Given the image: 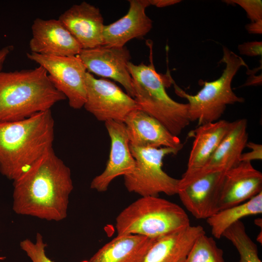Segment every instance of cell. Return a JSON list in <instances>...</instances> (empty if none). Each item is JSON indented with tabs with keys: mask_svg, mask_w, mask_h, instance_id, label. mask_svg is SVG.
<instances>
[{
	"mask_svg": "<svg viewBox=\"0 0 262 262\" xmlns=\"http://www.w3.org/2000/svg\"><path fill=\"white\" fill-rule=\"evenodd\" d=\"M150 5L164 7L172 5L181 1L179 0H148Z\"/></svg>",
	"mask_w": 262,
	"mask_h": 262,
	"instance_id": "cell-30",
	"label": "cell"
},
{
	"mask_svg": "<svg viewBox=\"0 0 262 262\" xmlns=\"http://www.w3.org/2000/svg\"><path fill=\"white\" fill-rule=\"evenodd\" d=\"M157 239L135 234L117 235L87 262H143Z\"/></svg>",
	"mask_w": 262,
	"mask_h": 262,
	"instance_id": "cell-21",
	"label": "cell"
},
{
	"mask_svg": "<svg viewBox=\"0 0 262 262\" xmlns=\"http://www.w3.org/2000/svg\"><path fill=\"white\" fill-rule=\"evenodd\" d=\"M78 56L87 72L117 82L134 98L132 78L127 67L131 56L127 47L101 45L82 49Z\"/></svg>",
	"mask_w": 262,
	"mask_h": 262,
	"instance_id": "cell-10",
	"label": "cell"
},
{
	"mask_svg": "<svg viewBox=\"0 0 262 262\" xmlns=\"http://www.w3.org/2000/svg\"><path fill=\"white\" fill-rule=\"evenodd\" d=\"M130 145L138 147H171L181 150L183 144L155 118L137 109L125 119Z\"/></svg>",
	"mask_w": 262,
	"mask_h": 262,
	"instance_id": "cell-15",
	"label": "cell"
},
{
	"mask_svg": "<svg viewBox=\"0 0 262 262\" xmlns=\"http://www.w3.org/2000/svg\"><path fill=\"white\" fill-rule=\"evenodd\" d=\"M54 121L51 110L27 118L0 122V172L9 180L18 178L52 148Z\"/></svg>",
	"mask_w": 262,
	"mask_h": 262,
	"instance_id": "cell-2",
	"label": "cell"
},
{
	"mask_svg": "<svg viewBox=\"0 0 262 262\" xmlns=\"http://www.w3.org/2000/svg\"><path fill=\"white\" fill-rule=\"evenodd\" d=\"M246 28L249 33L262 34V19L255 22H251L246 26Z\"/></svg>",
	"mask_w": 262,
	"mask_h": 262,
	"instance_id": "cell-29",
	"label": "cell"
},
{
	"mask_svg": "<svg viewBox=\"0 0 262 262\" xmlns=\"http://www.w3.org/2000/svg\"><path fill=\"white\" fill-rule=\"evenodd\" d=\"M58 19L82 49L103 45V18L97 7L83 1L72 5L62 13Z\"/></svg>",
	"mask_w": 262,
	"mask_h": 262,
	"instance_id": "cell-16",
	"label": "cell"
},
{
	"mask_svg": "<svg viewBox=\"0 0 262 262\" xmlns=\"http://www.w3.org/2000/svg\"><path fill=\"white\" fill-rule=\"evenodd\" d=\"M134 90V99L140 109L152 116L172 134L178 136L189 124L188 103L178 102L167 94L171 83L156 71L152 63L127 65Z\"/></svg>",
	"mask_w": 262,
	"mask_h": 262,
	"instance_id": "cell-4",
	"label": "cell"
},
{
	"mask_svg": "<svg viewBox=\"0 0 262 262\" xmlns=\"http://www.w3.org/2000/svg\"><path fill=\"white\" fill-rule=\"evenodd\" d=\"M135 161L134 170L124 176V183L130 192L141 196L177 194L179 179L174 178L163 169L164 158L177 154L180 150L171 147H138L130 145Z\"/></svg>",
	"mask_w": 262,
	"mask_h": 262,
	"instance_id": "cell-7",
	"label": "cell"
},
{
	"mask_svg": "<svg viewBox=\"0 0 262 262\" xmlns=\"http://www.w3.org/2000/svg\"><path fill=\"white\" fill-rule=\"evenodd\" d=\"M232 122L219 120L198 126L190 132L194 138L187 168L179 179L178 190L189 184L203 168L229 130Z\"/></svg>",
	"mask_w": 262,
	"mask_h": 262,
	"instance_id": "cell-14",
	"label": "cell"
},
{
	"mask_svg": "<svg viewBox=\"0 0 262 262\" xmlns=\"http://www.w3.org/2000/svg\"><path fill=\"white\" fill-rule=\"evenodd\" d=\"M5 259V258L4 257H0V260H3Z\"/></svg>",
	"mask_w": 262,
	"mask_h": 262,
	"instance_id": "cell-32",
	"label": "cell"
},
{
	"mask_svg": "<svg viewBox=\"0 0 262 262\" xmlns=\"http://www.w3.org/2000/svg\"><path fill=\"white\" fill-rule=\"evenodd\" d=\"M223 236L237 249L240 256L239 262H262L257 246L247 234L245 225L241 220L228 228Z\"/></svg>",
	"mask_w": 262,
	"mask_h": 262,
	"instance_id": "cell-23",
	"label": "cell"
},
{
	"mask_svg": "<svg viewBox=\"0 0 262 262\" xmlns=\"http://www.w3.org/2000/svg\"><path fill=\"white\" fill-rule=\"evenodd\" d=\"M223 50L220 62L224 63L225 67L218 79L204 82L203 87L194 95L175 86L177 94L188 101L190 121H197L198 126L220 120L228 105L245 101L233 91L231 82L239 69L247 65L241 57L227 48L224 47Z\"/></svg>",
	"mask_w": 262,
	"mask_h": 262,
	"instance_id": "cell-6",
	"label": "cell"
},
{
	"mask_svg": "<svg viewBox=\"0 0 262 262\" xmlns=\"http://www.w3.org/2000/svg\"><path fill=\"white\" fill-rule=\"evenodd\" d=\"M246 147H249L251 150L242 154L240 162H251L253 160H261L262 159V146L261 144L248 142Z\"/></svg>",
	"mask_w": 262,
	"mask_h": 262,
	"instance_id": "cell-28",
	"label": "cell"
},
{
	"mask_svg": "<svg viewBox=\"0 0 262 262\" xmlns=\"http://www.w3.org/2000/svg\"><path fill=\"white\" fill-rule=\"evenodd\" d=\"M215 171L204 174L178 190L181 203L197 219H207L215 213L224 174Z\"/></svg>",
	"mask_w": 262,
	"mask_h": 262,
	"instance_id": "cell-17",
	"label": "cell"
},
{
	"mask_svg": "<svg viewBox=\"0 0 262 262\" xmlns=\"http://www.w3.org/2000/svg\"><path fill=\"white\" fill-rule=\"evenodd\" d=\"M13 210L47 221L67 216L73 189L71 171L53 148L13 181Z\"/></svg>",
	"mask_w": 262,
	"mask_h": 262,
	"instance_id": "cell-1",
	"label": "cell"
},
{
	"mask_svg": "<svg viewBox=\"0 0 262 262\" xmlns=\"http://www.w3.org/2000/svg\"><path fill=\"white\" fill-rule=\"evenodd\" d=\"M31 52L58 57L78 55L80 45L58 19L35 18L32 25Z\"/></svg>",
	"mask_w": 262,
	"mask_h": 262,
	"instance_id": "cell-13",
	"label": "cell"
},
{
	"mask_svg": "<svg viewBox=\"0 0 262 262\" xmlns=\"http://www.w3.org/2000/svg\"><path fill=\"white\" fill-rule=\"evenodd\" d=\"M238 49L240 54L247 56H262V42L254 41L244 42L238 46Z\"/></svg>",
	"mask_w": 262,
	"mask_h": 262,
	"instance_id": "cell-27",
	"label": "cell"
},
{
	"mask_svg": "<svg viewBox=\"0 0 262 262\" xmlns=\"http://www.w3.org/2000/svg\"><path fill=\"white\" fill-rule=\"evenodd\" d=\"M180 262H225L223 251L212 237L203 234L197 238Z\"/></svg>",
	"mask_w": 262,
	"mask_h": 262,
	"instance_id": "cell-24",
	"label": "cell"
},
{
	"mask_svg": "<svg viewBox=\"0 0 262 262\" xmlns=\"http://www.w3.org/2000/svg\"><path fill=\"white\" fill-rule=\"evenodd\" d=\"M13 49V46L8 45L0 49V72L1 71L4 63L9 54Z\"/></svg>",
	"mask_w": 262,
	"mask_h": 262,
	"instance_id": "cell-31",
	"label": "cell"
},
{
	"mask_svg": "<svg viewBox=\"0 0 262 262\" xmlns=\"http://www.w3.org/2000/svg\"><path fill=\"white\" fill-rule=\"evenodd\" d=\"M27 58L43 67L54 87L64 95L70 107H83L86 98V68L77 56L58 57L30 52Z\"/></svg>",
	"mask_w": 262,
	"mask_h": 262,
	"instance_id": "cell-8",
	"label": "cell"
},
{
	"mask_svg": "<svg viewBox=\"0 0 262 262\" xmlns=\"http://www.w3.org/2000/svg\"><path fill=\"white\" fill-rule=\"evenodd\" d=\"M47 246L42 235L39 233H37L34 242L27 238L20 243L21 249L26 253L32 262H53L46 254Z\"/></svg>",
	"mask_w": 262,
	"mask_h": 262,
	"instance_id": "cell-25",
	"label": "cell"
},
{
	"mask_svg": "<svg viewBox=\"0 0 262 262\" xmlns=\"http://www.w3.org/2000/svg\"><path fill=\"white\" fill-rule=\"evenodd\" d=\"M105 125L111 140L109 157L104 170L90 184L92 189L99 192L107 191L115 178L131 173L135 166L125 123L108 120L105 122Z\"/></svg>",
	"mask_w": 262,
	"mask_h": 262,
	"instance_id": "cell-11",
	"label": "cell"
},
{
	"mask_svg": "<svg viewBox=\"0 0 262 262\" xmlns=\"http://www.w3.org/2000/svg\"><path fill=\"white\" fill-rule=\"evenodd\" d=\"M66 99L41 66L0 72V122L27 118Z\"/></svg>",
	"mask_w": 262,
	"mask_h": 262,
	"instance_id": "cell-3",
	"label": "cell"
},
{
	"mask_svg": "<svg viewBox=\"0 0 262 262\" xmlns=\"http://www.w3.org/2000/svg\"><path fill=\"white\" fill-rule=\"evenodd\" d=\"M261 192L262 173L251 162H241L225 172L215 213L246 202Z\"/></svg>",
	"mask_w": 262,
	"mask_h": 262,
	"instance_id": "cell-12",
	"label": "cell"
},
{
	"mask_svg": "<svg viewBox=\"0 0 262 262\" xmlns=\"http://www.w3.org/2000/svg\"><path fill=\"white\" fill-rule=\"evenodd\" d=\"M201 226H189L157 238L143 262H180L198 237L205 234Z\"/></svg>",
	"mask_w": 262,
	"mask_h": 262,
	"instance_id": "cell-20",
	"label": "cell"
},
{
	"mask_svg": "<svg viewBox=\"0 0 262 262\" xmlns=\"http://www.w3.org/2000/svg\"><path fill=\"white\" fill-rule=\"evenodd\" d=\"M262 213V192L240 204L220 211L207 219L213 236L219 239L230 226L246 216Z\"/></svg>",
	"mask_w": 262,
	"mask_h": 262,
	"instance_id": "cell-22",
	"label": "cell"
},
{
	"mask_svg": "<svg viewBox=\"0 0 262 262\" xmlns=\"http://www.w3.org/2000/svg\"><path fill=\"white\" fill-rule=\"evenodd\" d=\"M229 4H235L241 7L246 12L251 22L262 19V1L261 0H224Z\"/></svg>",
	"mask_w": 262,
	"mask_h": 262,
	"instance_id": "cell-26",
	"label": "cell"
},
{
	"mask_svg": "<svg viewBox=\"0 0 262 262\" xmlns=\"http://www.w3.org/2000/svg\"><path fill=\"white\" fill-rule=\"evenodd\" d=\"M185 211L158 196H141L123 210L115 219L117 235H140L158 238L190 226Z\"/></svg>",
	"mask_w": 262,
	"mask_h": 262,
	"instance_id": "cell-5",
	"label": "cell"
},
{
	"mask_svg": "<svg viewBox=\"0 0 262 262\" xmlns=\"http://www.w3.org/2000/svg\"><path fill=\"white\" fill-rule=\"evenodd\" d=\"M85 110L98 120L124 122L132 111L140 109L135 99L116 84L104 79H96L87 72L85 76Z\"/></svg>",
	"mask_w": 262,
	"mask_h": 262,
	"instance_id": "cell-9",
	"label": "cell"
},
{
	"mask_svg": "<svg viewBox=\"0 0 262 262\" xmlns=\"http://www.w3.org/2000/svg\"><path fill=\"white\" fill-rule=\"evenodd\" d=\"M247 125V120L245 118L232 122L228 133L191 182L208 173L226 171L241 162V156L248 142Z\"/></svg>",
	"mask_w": 262,
	"mask_h": 262,
	"instance_id": "cell-19",
	"label": "cell"
},
{
	"mask_svg": "<svg viewBox=\"0 0 262 262\" xmlns=\"http://www.w3.org/2000/svg\"><path fill=\"white\" fill-rule=\"evenodd\" d=\"M127 13L119 19L104 25L103 45L122 47L130 40L144 36L151 29L152 21L145 10L150 6L148 0H129Z\"/></svg>",
	"mask_w": 262,
	"mask_h": 262,
	"instance_id": "cell-18",
	"label": "cell"
}]
</instances>
